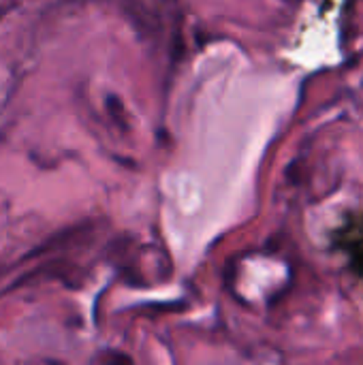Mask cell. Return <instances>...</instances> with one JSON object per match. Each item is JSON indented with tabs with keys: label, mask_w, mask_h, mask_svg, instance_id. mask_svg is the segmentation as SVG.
<instances>
[{
	"label": "cell",
	"mask_w": 363,
	"mask_h": 365,
	"mask_svg": "<svg viewBox=\"0 0 363 365\" xmlns=\"http://www.w3.org/2000/svg\"><path fill=\"white\" fill-rule=\"evenodd\" d=\"M105 109H107L109 118H111L120 128H128L126 113H124V105H122V101H120L116 94H107V96H105Z\"/></svg>",
	"instance_id": "obj_1"
}]
</instances>
